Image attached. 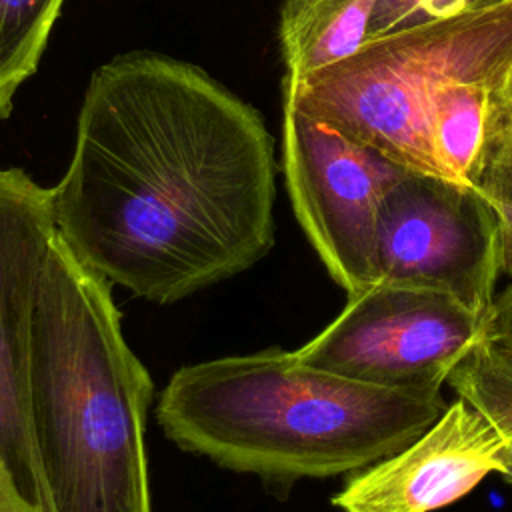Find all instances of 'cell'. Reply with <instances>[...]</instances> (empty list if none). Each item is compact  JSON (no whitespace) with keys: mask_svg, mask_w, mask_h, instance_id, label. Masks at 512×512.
<instances>
[{"mask_svg":"<svg viewBox=\"0 0 512 512\" xmlns=\"http://www.w3.org/2000/svg\"><path fill=\"white\" fill-rule=\"evenodd\" d=\"M52 198L58 236L80 262L170 304L270 252L274 136L200 66L130 50L92 72Z\"/></svg>","mask_w":512,"mask_h":512,"instance_id":"1","label":"cell"},{"mask_svg":"<svg viewBox=\"0 0 512 512\" xmlns=\"http://www.w3.org/2000/svg\"><path fill=\"white\" fill-rule=\"evenodd\" d=\"M110 282L54 236L32 304L28 422L52 512H152L144 424L152 380Z\"/></svg>","mask_w":512,"mask_h":512,"instance_id":"2","label":"cell"},{"mask_svg":"<svg viewBox=\"0 0 512 512\" xmlns=\"http://www.w3.org/2000/svg\"><path fill=\"white\" fill-rule=\"evenodd\" d=\"M442 394L348 380L272 348L180 368L158 402L164 434L188 452L278 484L360 472L418 438Z\"/></svg>","mask_w":512,"mask_h":512,"instance_id":"3","label":"cell"},{"mask_svg":"<svg viewBox=\"0 0 512 512\" xmlns=\"http://www.w3.org/2000/svg\"><path fill=\"white\" fill-rule=\"evenodd\" d=\"M510 74L512 2L370 38L340 62L284 76L282 92L398 166L442 178L428 144L432 94L450 80L502 88Z\"/></svg>","mask_w":512,"mask_h":512,"instance_id":"4","label":"cell"},{"mask_svg":"<svg viewBox=\"0 0 512 512\" xmlns=\"http://www.w3.org/2000/svg\"><path fill=\"white\" fill-rule=\"evenodd\" d=\"M486 316L418 286L374 282L294 352L298 362L404 394H440L454 366L484 338Z\"/></svg>","mask_w":512,"mask_h":512,"instance_id":"5","label":"cell"},{"mask_svg":"<svg viewBox=\"0 0 512 512\" xmlns=\"http://www.w3.org/2000/svg\"><path fill=\"white\" fill-rule=\"evenodd\" d=\"M282 170L296 220L348 296L376 282V226L410 170L284 98Z\"/></svg>","mask_w":512,"mask_h":512,"instance_id":"6","label":"cell"},{"mask_svg":"<svg viewBox=\"0 0 512 512\" xmlns=\"http://www.w3.org/2000/svg\"><path fill=\"white\" fill-rule=\"evenodd\" d=\"M500 232L474 186L408 172L376 226V282L430 288L488 318L500 276Z\"/></svg>","mask_w":512,"mask_h":512,"instance_id":"7","label":"cell"},{"mask_svg":"<svg viewBox=\"0 0 512 512\" xmlns=\"http://www.w3.org/2000/svg\"><path fill=\"white\" fill-rule=\"evenodd\" d=\"M52 188L0 166V464L34 512H52L28 422L30 322L38 276L56 236Z\"/></svg>","mask_w":512,"mask_h":512,"instance_id":"8","label":"cell"},{"mask_svg":"<svg viewBox=\"0 0 512 512\" xmlns=\"http://www.w3.org/2000/svg\"><path fill=\"white\" fill-rule=\"evenodd\" d=\"M494 472H506L502 436L456 398L418 438L352 476L332 502L342 512H434Z\"/></svg>","mask_w":512,"mask_h":512,"instance_id":"9","label":"cell"},{"mask_svg":"<svg viewBox=\"0 0 512 512\" xmlns=\"http://www.w3.org/2000/svg\"><path fill=\"white\" fill-rule=\"evenodd\" d=\"M498 90L482 80H450L432 94L426 116L428 144L444 180L472 186Z\"/></svg>","mask_w":512,"mask_h":512,"instance_id":"10","label":"cell"},{"mask_svg":"<svg viewBox=\"0 0 512 512\" xmlns=\"http://www.w3.org/2000/svg\"><path fill=\"white\" fill-rule=\"evenodd\" d=\"M62 4L0 0V122L10 118L16 92L36 74Z\"/></svg>","mask_w":512,"mask_h":512,"instance_id":"11","label":"cell"},{"mask_svg":"<svg viewBox=\"0 0 512 512\" xmlns=\"http://www.w3.org/2000/svg\"><path fill=\"white\" fill-rule=\"evenodd\" d=\"M446 382L502 436L506 446L502 476L512 482V356L484 334L454 366Z\"/></svg>","mask_w":512,"mask_h":512,"instance_id":"12","label":"cell"},{"mask_svg":"<svg viewBox=\"0 0 512 512\" xmlns=\"http://www.w3.org/2000/svg\"><path fill=\"white\" fill-rule=\"evenodd\" d=\"M508 2L512 0H378L368 40L408 26L440 22Z\"/></svg>","mask_w":512,"mask_h":512,"instance_id":"13","label":"cell"},{"mask_svg":"<svg viewBox=\"0 0 512 512\" xmlns=\"http://www.w3.org/2000/svg\"><path fill=\"white\" fill-rule=\"evenodd\" d=\"M472 186L486 198L512 204V116H490L488 138Z\"/></svg>","mask_w":512,"mask_h":512,"instance_id":"14","label":"cell"},{"mask_svg":"<svg viewBox=\"0 0 512 512\" xmlns=\"http://www.w3.org/2000/svg\"><path fill=\"white\" fill-rule=\"evenodd\" d=\"M486 336L512 356V282L494 296L486 318Z\"/></svg>","mask_w":512,"mask_h":512,"instance_id":"15","label":"cell"},{"mask_svg":"<svg viewBox=\"0 0 512 512\" xmlns=\"http://www.w3.org/2000/svg\"><path fill=\"white\" fill-rule=\"evenodd\" d=\"M496 218H498V232H500V270L512 276V204L488 198Z\"/></svg>","mask_w":512,"mask_h":512,"instance_id":"16","label":"cell"},{"mask_svg":"<svg viewBox=\"0 0 512 512\" xmlns=\"http://www.w3.org/2000/svg\"><path fill=\"white\" fill-rule=\"evenodd\" d=\"M0 512H34V508L20 496L6 468L0 464Z\"/></svg>","mask_w":512,"mask_h":512,"instance_id":"17","label":"cell"},{"mask_svg":"<svg viewBox=\"0 0 512 512\" xmlns=\"http://www.w3.org/2000/svg\"><path fill=\"white\" fill-rule=\"evenodd\" d=\"M492 112L500 116H512V74L508 76L504 86L496 92Z\"/></svg>","mask_w":512,"mask_h":512,"instance_id":"18","label":"cell"}]
</instances>
